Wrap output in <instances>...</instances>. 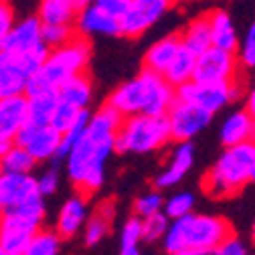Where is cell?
I'll return each mask as SVG.
<instances>
[{
    "label": "cell",
    "mask_w": 255,
    "mask_h": 255,
    "mask_svg": "<svg viewBox=\"0 0 255 255\" xmlns=\"http://www.w3.org/2000/svg\"><path fill=\"white\" fill-rule=\"evenodd\" d=\"M124 116L110 104L89 116L83 134L67 152V174L81 193H95L106 178V162L116 152V136Z\"/></svg>",
    "instance_id": "6da1fadb"
},
{
    "label": "cell",
    "mask_w": 255,
    "mask_h": 255,
    "mask_svg": "<svg viewBox=\"0 0 255 255\" xmlns=\"http://www.w3.org/2000/svg\"><path fill=\"white\" fill-rule=\"evenodd\" d=\"M41 33H43V43L49 49L65 45L69 39H73L77 35L73 24H43Z\"/></svg>",
    "instance_id": "1f68e13d"
},
{
    "label": "cell",
    "mask_w": 255,
    "mask_h": 255,
    "mask_svg": "<svg viewBox=\"0 0 255 255\" xmlns=\"http://www.w3.org/2000/svg\"><path fill=\"white\" fill-rule=\"evenodd\" d=\"M180 43L184 49L193 51L195 55H201L209 47H213L211 39V24H209V14L199 16L195 20H190L184 28V33L180 35Z\"/></svg>",
    "instance_id": "d4e9b609"
},
{
    "label": "cell",
    "mask_w": 255,
    "mask_h": 255,
    "mask_svg": "<svg viewBox=\"0 0 255 255\" xmlns=\"http://www.w3.org/2000/svg\"><path fill=\"white\" fill-rule=\"evenodd\" d=\"M75 26H77V33L83 35V37H93V35L116 37V35H122L120 20L114 18L112 14H108L106 10H102L100 6H95V4L83 6L77 12Z\"/></svg>",
    "instance_id": "e0dca14e"
},
{
    "label": "cell",
    "mask_w": 255,
    "mask_h": 255,
    "mask_svg": "<svg viewBox=\"0 0 255 255\" xmlns=\"http://www.w3.org/2000/svg\"><path fill=\"white\" fill-rule=\"evenodd\" d=\"M195 67H197V55L193 51L180 47V51L170 61V65L166 67V71L162 75L172 87H180V85H184V83H188L190 79H193Z\"/></svg>",
    "instance_id": "484cf974"
},
{
    "label": "cell",
    "mask_w": 255,
    "mask_h": 255,
    "mask_svg": "<svg viewBox=\"0 0 255 255\" xmlns=\"http://www.w3.org/2000/svg\"><path fill=\"white\" fill-rule=\"evenodd\" d=\"M77 12L73 0H39L37 16L43 24H73Z\"/></svg>",
    "instance_id": "cb8c5ba5"
},
{
    "label": "cell",
    "mask_w": 255,
    "mask_h": 255,
    "mask_svg": "<svg viewBox=\"0 0 255 255\" xmlns=\"http://www.w3.org/2000/svg\"><path fill=\"white\" fill-rule=\"evenodd\" d=\"M87 116H89V110H79V108H73L69 104H63L59 100V106L55 108L49 124L55 128V130H59L61 134H65L67 130H71L75 124H79Z\"/></svg>",
    "instance_id": "f546056e"
},
{
    "label": "cell",
    "mask_w": 255,
    "mask_h": 255,
    "mask_svg": "<svg viewBox=\"0 0 255 255\" xmlns=\"http://www.w3.org/2000/svg\"><path fill=\"white\" fill-rule=\"evenodd\" d=\"M176 102V87H172L164 75L144 69L130 81L122 83L112 95L110 106L124 118L128 116H166Z\"/></svg>",
    "instance_id": "7a4b0ae2"
},
{
    "label": "cell",
    "mask_w": 255,
    "mask_h": 255,
    "mask_svg": "<svg viewBox=\"0 0 255 255\" xmlns=\"http://www.w3.org/2000/svg\"><path fill=\"white\" fill-rule=\"evenodd\" d=\"M61 249V235L57 231H39L30 243L26 245V249L22 251V255H59Z\"/></svg>",
    "instance_id": "4dcf8cb0"
},
{
    "label": "cell",
    "mask_w": 255,
    "mask_h": 255,
    "mask_svg": "<svg viewBox=\"0 0 255 255\" xmlns=\"http://www.w3.org/2000/svg\"><path fill=\"white\" fill-rule=\"evenodd\" d=\"M18 146L28 150V154L37 162H45L51 158H59V146H61V132L55 130L51 124L41 122H26L24 128L18 132L16 140Z\"/></svg>",
    "instance_id": "9c48e42d"
},
{
    "label": "cell",
    "mask_w": 255,
    "mask_h": 255,
    "mask_svg": "<svg viewBox=\"0 0 255 255\" xmlns=\"http://www.w3.org/2000/svg\"><path fill=\"white\" fill-rule=\"evenodd\" d=\"M41 28H43V22L39 20V16H28L14 22L0 51H6L10 55H24L45 47Z\"/></svg>",
    "instance_id": "5bb4252c"
},
{
    "label": "cell",
    "mask_w": 255,
    "mask_h": 255,
    "mask_svg": "<svg viewBox=\"0 0 255 255\" xmlns=\"http://www.w3.org/2000/svg\"><path fill=\"white\" fill-rule=\"evenodd\" d=\"M0 255H16V253H10V251H6V249L0 247Z\"/></svg>",
    "instance_id": "7dc6e473"
},
{
    "label": "cell",
    "mask_w": 255,
    "mask_h": 255,
    "mask_svg": "<svg viewBox=\"0 0 255 255\" xmlns=\"http://www.w3.org/2000/svg\"><path fill=\"white\" fill-rule=\"evenodd\" d=\"M180 47H182V43H180V37L178 35H168V37H164L160 41H156L148 49V53H146V59H144L146 69L162 75L166 71V67L170 65V61L180 51Z\"/></svg>",
    "instance_id": "44dd1931"
},
{
    "label": "cell",
    "mask_w": 255,
    "mask_h": 255,
    "mask_svg": "<svg viewBox=\"0 0 255 255\" xmlns=\"http://www.w3.org/2000/svg\"><path fill=\"white\" fill-rule=\"evenodd\" d=\"M253 166H255V140L225 146L211 172L205 176L203 186L215 199L237 195L249 180H253Z\"/></svg>",
    "instance_id": "5b68a950"
},
{
    "label": "cell",
    "mask_w": 255,
    "mask_h": 255,
    "mask_svg": "<svg viewBox=\"0 0 255 255\" xmlns=\"http://www.w3.org/2000/svg\"><path fill=\"white\" fill-rule=\"evenodd\" d=\"M26 122H28V98L24 93L0 98V140L14 142Z\"/></svg>",
    "instance_id": "2e32d148"
},
{
    "label": "cell",
    "mask_w": 255,
    "mask_h": 255,
    "mask_svg": "<svg viewBox=\"0 0 255 255\" xmlns=\"http://www.w3.org/2000/svg\"><path fill=\"white\" fill-rule=\"evenodd\" d=\"M239 93V87L235 81L227 83H205L190 79L188 83L176 87V98L184 100L188 104H195L201 110L209 114H217L223 108H227Z\"/></svg>",
    "instance_id": "ba28073f"
},
{
    "label": "cell",
    "mask_w": 255,
    "mask_h": 255,
    "mask_svg": "<svg viewBox=\"0 0 255 255\" xmlns=\"http://www.w3.org/2000/svg\"><path fill=\"white\" fill-rule=\"evenodd\" d=\"M85 221H87V203L81 195H75L63 203V207L57 215L55 231L63 239H69L83 229Z\"/></svg>",
    "instance_id": "d6986e66"
},
{
    "label": "cell",
    "mask_w": 255,
    "mask_h": 255,
    "mask_svg": "<svg viewBox=\"0 0 255 255\" xmlns=\"http://www.w3.org/2000/svg\"><path fill=\"white\" fill-rule=\"evenodd\" d=\"M14 10L10 6L8 0H0V49H2L10 28L14 26Z\"/></svg>",
    "instance_id": "74e56055"
},
{
    "label": "cell",
    "mask_w": 255,
    "mask_h": 255,
    "mask_svg": "<svg viewBox=\"0 0 255 255\" xmlns=\"http://www.w3.org/2000/svg\"><path fill=\"white\" fill-rule=\"evenodd\" d=\"M73 2L77 4V8L81 10L83 6H89V4H93V0H73Z\"/></svg>",
    "instance_id": "f6af8a7d"
},
{
    "label": "cell",
    "mask_w": 255,
    "mask_h": 255,
    "mask_svg": "<svg viewBox=\"0 0 255 255\" xmlns=\"http://www.w3.org/2000/svg\"><path fill=\"white\" fill-rule=\"evenodd\" d=\"M170 2H174V0H170Z\"/></svg>",
    "instance_id": "816d5d0a"
},
{
    "label": "cell",
    "mask_w": 255,
    "mask_h": 255,
    "mask_svg": "<svg viewBox=\"0 0 255 255\" xmlns=\"http://www.w3.org/2000/svg\"><path fill=\"white\" fill-rule=\"evenodd\" d=\"M142 227H144V239L146 241H156V239H164L168 227H170V219L164 211L144 217L142 219Z\"/></svg>",
    "instance_id": "d6a6232c"
},
{
    "label": "cell",
    "mask_w": 255,
    "mask_h": 255,
    "mask_svg": "<svg viewBox=\"0 0 255 255\" xmlns=\"http://www.w3.org/2000/svg\"><path fill=\"white\" fill-rule=\"evenodd\" d=\"M170 0H130V6L120 18L122 35L126 37H140L148 28H152L160 20L168 8Z\"/></svg>",
    "instance_id": "7c38bea8"
},
{
    "label": "cell",
    "mask_w": 255,
    "mask_h": 255,
    "mask_svg": "<svg viewBox=\"0 0 255 255\" xmlns=\"http://www.w3.org/2000/svg\"><path fill=\"white\" fill-rule=\"evenodd\" d=\"M229 235L231 227L225 219L188 213L180 219H172L164 235V247L168 253L195 251L201 255H211V251L219 247Z\"/></svg>",
    "instance_id": "3957f363"
},
{
    "label": "cell",
    "mask_w": 255,
    "mask_h": 255,
    "mask_svg": "<svg viewBox=\"0 0 255 255\" xmlns=\"http://www.w3.org/2000/svg\"><path fill=\"white\" fill-rule=\"evenodd\" d=\"M144 239V227H142V217H132L126 221L122 229V247H138V243Z\"/></svg>",
    "instance_id": "d590c367"
},
{
    "label": "cell",
    "mask_w": 255,
    "mask_h": 255,
    "mask_svg": "<svg viewBox=\"0 0 255 255\" xmlns=\"http://www.w3.org/2000/svg\"><path fill=\"white\" fill-rule=\"evenodd\" d=\"M251 235H253V241H255V223H253V229H251Z\"/></svg>",
    "instance_id": "c3c4849f"
},
{
    "label": "cell",
    "mask_w": 255,
    "mask_h": 255,
    "mask_svg": "<svg viewBox=\"0 0 255 255\" xmlns=\"http://www.w3.org/2000/svg\"><path fill=\"white\" fill-rule=\"evenodd\" d=\"M170 255H201V253H195V251H174Z\"/></svg>",
    "instance_id": "bcb514c9"
},
{
    "label": "cell",
    "mask_w": 255,
    "mask_h": 255,
    "mask_svg": "<svg viewBox=\"0 0 255 255\" xmlns=\"http://www.w3.org/2000/svg\"><path fill=\"white\" fill-rule=\"evenodd\" d=\"M37 166V160L28 154V150H24L22 146H18L16 142L10 146V150L0 158V170L4 172H18V174H30Z\"/></svg>",
    "instance_id": "f1b7e54d"
},
{
    "label": "cell",
    "mask_w": 255,
    "mask_h": 255,
    "mask_svg": "<svg viewBox=\"0 0 255 255\" xmlns=\"http://www.w3.org/2000/svg\"><path fill=\"white\" fill-rule=\"evenodd\" d=\"M57 93L63 104H69L79 110H87L91 104V98H93V87H91L89 77L85 73H79V75L67 79L57 89Z\"/></svg>",
    "instance_id": "603a6c76"
},
{
    "label": "cell",
    "mask_w": 255,
    "mask_h": 255,
    "mask_svg": "<svg viewBox=\"0 0 255 255\" xmlns=\"http://www.w3.org/2000/svg\"><path fill=\"white\" fill-rule=\"evenodd\" d=\"M209 24H211V39L213 47L225 49V51H235L237 49V28L225 10H213L209 14Z\"/></svg>",
    "instance_id": "7402d4cb"
},
{
    "label": "cell",
    "mask_w": 255,
    "mask_h": 255,
    "mask_svg": "<svg viewBox=\"0 0 255 255\" xmlns=\"http://www.w3.org/2000/svg\"><path fill=\"white\" fill-rule=\"evenodd\" d=\"M93 4L120 20L124 16V12L128 10V6H130V0H93Z\"/></svg>",
    "instance_id": "60d3db41"
},
{
    "label": "cell",
    "mask_w": 255,
    "mask_h": 255,
    "mask_svg": "<svg viewBox=\"0 0 255 255\" xmlns=\"http://www.w3.org/2000/svg\"><path fill=\"white\" fill-rule=\"evenodd\" d=\"M211 118H213V114L201 110L195 104L178 100V98L166 114L172 140H176V142H190L193 138H197L209 126Z\"/></svg>",
    "instance_id": "8fae6325"
},
{
    "label": "cell",
    "mask_w": 255,
    "mask_h": 255,
    "mask_svg": "<svg viewBox=\"0 0 255 255\" xmlns=\"http://www.w3.org/2000/svg\"><path fill=\"white\" fill-rule=\"evenodd\" d=\"M2 215H4V213H2V211H0V223H2Z\"/></svg>",
    "instance_id": "681fc988"
},
{
    "label": "cell",
    "mask_w": 255,
    "mask_h": 255,
    "mask_svg": "<svg viewBox=\"0 0 255 255\" xmlns=\"http://www.w3.org/2000/svg\"><path fill=\"white\" fill-rule=\"evenodd\" d=\"M136 215L138 217H150V215H156L164 211V199L160 197V193H146L142 197L136 199Z\"/></svg>",
    "instance_id": "e575fe53"
},
{
    "label": "cell",
    "mask_w": 255,
    "mask_h": 255,
    "mask_svg": "<svg viewBox=\"0 0 255 255\" xmlns=\"http://www.w3.org/2000/svg\"><path fill=\"white\" fill-rule=\"evenodd\" d=\"M239 63L249 69L255 67V20L249 24L247 33L243 37V43L239 49Z\"/></svg>",
    "instance_id": "8d00e7d4"
},
{
    "label": "cell",
    "mask_w": 255,
    "mask_h": 255,
    "mask_svg": "<svg viewBox=\"0 0 255 255\" xmlns=\"http://www.w3.org/2000/svg\"><path fill=\"white\" fill-rule=\"evenodd\" d=\"M114 221V205L104 203L98 207L91 217H87L85 225H83V239L87 245H98L110 231V225Z\"/></svg>",
    "instance_id": "4316f807"
},
{
    "label": "cell",
    "mask_w": 255,
    "mask_h": 255,
    "mask_svg": "<svg viewBox=\"0 0 255 255\" xmlns=\"http://www.w3.org/2000/svg\"><path fill=\"white\" fill-rule=\"evenodd\" d=\"M195 162V148L190 142H178V146L172 150L168 164L162 168V172L156 176V186L158 188H172L176 186L186 172L190 170Z\"/></svg>",
    "instance_id": "ac0fdd59"
},
{
    "label": "cell",
    "mask_w": 255,
    "mask_h": 255,
    "mask_svg": "<svg viewBox=\"0 0 255 255\" xmlns=\"http://www.w3.org/2000/svg\"><path fill=\"white\" fill-rule=\"evenodd\" d=\"M239 59L235 51H225L219 47H209L201 55H197V67H195V81L205 83H227L235 81Z\"/></svg>",
    "instance_id": "30bf717a"
},
{
    "label": "cell",
    "mask_w": 255,
    "mask_h": 255,
    "mask_svg": "<svg viewBox=\"0 0 255 255\" xmlns=\"http://www.w3.org/2000/svg\"><path fill=\"white\" fill-rule=\"evenodd\" d=\"M28 98V120L49 124L55 108L59 106V93L53 91H41L35 95H26Z\"/></svg>",
    "instance_id": "83f0119b"
},
{
    "label": "cell",
    "mask_w": 255,
    "mask_h": 255,
    "mask_svg": "<svg viewBox=\"0 0 255 255\" xmlns=\"http://www.w3.org/2000/svg\"><path fill=\"white\" fill-rule=\"evenodd\" d=\"M37 188H39V193L43 197H51L57 193V188H59V174L57 170H47L43 172V176L37 178Z\"/></svg>",
    "instance_id": "ab89813d"
},
{
    "label": "cell",
    "mask_w": 255,
    "mask_h": 255,
    "mask_svg": "<svg viewBox=\"0 0 255 255\" xmlns=\"http://www.w3.org/2000/svg\"><path fill=\"white\" fill-rule=\"evenodd\" d=\"M253 180H255V166H253Z\"/></svg>",
    "instance_id": "f907efd6"
},
{
    "label": "cell",
    "mask_w": 255,
    "mask_h": 255,
    "mask_svg": "<svg viewBox=\"0 0 255 255\" xmlns=\"http://www.w3.org/2000/svg\"><path fill=\"white\" fill-rule=\"evenodd\" d=\"M14 142H8V140H0V158H2L8 150H10V146H12Z\"/></svg>",
    "instance_id": "7bdbcfd3"
},
{
    "label": "cell",
    "mask_w": 255,
    "mask_h": 255,
    "mask_svg": "<svg viewBox=\"0 0 255 255\" xmlns=\"http://www.w3.org/2000/svg\"><path fill=\"white\" fill-rule=\"evenodd\" d=\"M211 255H249V249L241 239L229 235L219 247H215L211 251Z\"/></svg>",
    "instance_id": "f35d334b"
},
{
    "label": "cell",
    "mask_w": 255,
    "mask_h": 255,
    "mask_svg": "<svg viewBox=\"0 0 255 255\" xmlns=\"http://www.w3.org/2000/svg\"><path fill=\"white\" fill-rule=\"evenodd\" d=\"M193 207H195V197L188 193H176L168 201H164V213L168 215V219H180L188 213H193Z\"/></svg>",
    "instance_id": "836d02e7"
},
{
    "label": "cell",
    "mask_w": 255,
    "mask_h": 255,
    "mask_svg": "<svg viewBox=\"0 0 255 255\" xmlns=\"http://www.w3.org/2000/svg\"><path fill=\"white\" fill-rule=\"evenodd\" d=\"M172 140L166 116H128L116 136V152L148 154L166 146Z\"/></svg>",
    "instance_id": "8992f818"
},
{
    "label": "cell",
    "mask_w": 255,
    "mask_h": 255,
    "mask_svg": "<svg viewBox=\"0 0 255 255\" xmlns=\"http://www.w3.org/2000/svg\"><path fill=\"white\" fill-rule=\"evenodd\" d=\"M120 255H140V249L138 247H122Z\"/></svg>",
    "instance_id": "ee69618b"
},
{
    "label": "cell",
    "mask_w": 255,
    "mask_h": 255,
    "mask_svg": "<svg viewBox=\"0 0 255 255\" xmlns=\"http://www.w3.org/2000/svg\"><path fill=\"white\" fill-rule=\"evenodd\" d=\"M45 197L35 195L26 203L18 205L12 211H6L2 215V223H0V247L22 255L26 245L30 243L43 225L45 219Z\"/></svg>",
    "instance_id": "52a82bcc"
},
{
    "label": "cell",
    "mask_w": 255,
    "mask_h": 255,
    "mask_svg": "<svg viewBox=\"0 0 255 255\" xmlns=\"http://www.w3.org/2000/svg\"><path fill=\"white\" fill-rule=\"evenodd\" d=\"M30 77H33V73L20 57L0 51V98L22 95Z\"/></svg>",
    "instance_id": "9a60e30c"
},
{
    "label": "cell",
    "mask_w": 255,
    "mask_h": 255,
    "mask_svg": "<svg viewBox=\"0 0 255 255\" xmlns=\"http://www.w3.org/2000/svg\"><path fill=\"white\" fill-rule=\"evenodd\" d=\"M91 59V45L83 35H75L65 45L49 51L41 69L28 79L24 95H35L41 91H57L67 79L85 73Z\"/></svg>",
    "instance_id": "277c9868"
},
{
    "label": "cell",
    "mask_w": 255,
    "mask_h": 255,
    "mask_svg": "<svg viewBox=\"0 0 255 255\" xmlns=\"http://www.w3.org/2000/svg\"><path fill=\"white\" fill-rule=\"evenodd\" d=\"M255 140V120L249 116L247 110L233 112L221 126V142L225 146L253 142Z\"/></svg>",
    "instance_id": "ffe728a7"
},
{
    "label": "cell",
    "mask_w": 255,
    "mask_h": 255,
    "mask_svg": "<svg viewBox=\"0 0 255 255\" xmlns=\"http://www.w3.org/2000/svg\"><path fill=\"white\" fill-rule=\"evenodd\" d=\"M35 195H41L37 188V178L33 174H18L0 170V211L6 213L26 203Z\"/></svg>",
    "instance_id": "4fadbf2b"
},
{
    "label": "cell",
    "mask_w": 255,
    "mask_h": 255,
    "mask_svg": "<svg viewBox=\"0 0 255 255\" xmlns=\"http://www.w3.org/2000/svg\"><path fill=\"white\" fill-rule=\"evenodd\" d=\"M245 110L249 112V116L255 120V85L249 89L247 93V100H245Z\"/></svg>",
    "instance_id": "b9f144b4"
}]
</instances>
